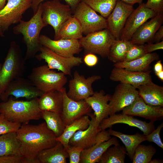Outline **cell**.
Instances as JSON below:
<instances>
[{
    "label": "cell",
    "instance_id": "7",
    "mask_svg": "<svg viewBox=\"0 0 163 163\" xmlns=\"http://www.w3.org/2000/svg\"><path fill=\"white\" fill-rule=\"evenodd\" d=\"M116 39L107 29L90 33L79 40L82 48L87 53L107 57L110 47Z\"/></svg>",
    "mask_w": 163,
    "mask_h": 163
},
{
    "label": "cell",
    "instance_id": "53",
    "mask_svg": "<svg viewBox=\"0 0 163 163\" xmlns=\"http://www.w3.org/2000/svg\"><path fill=\"white\" fill-rule=\"evenodd\" d=\"M6 0H0V11L1 10L5 5Z\"/></svg>",
    "mask_w": 163,
    "mask_h": 163
},
{
    "label": "cell",
    "instance_id": "18",
    "mask_svg": "<svg viewBox=\"0 0 163 163\" xmlns=\"http://www.w3.org/2000/svg\"><path fill=\"white\" fill-rule=\"evenodd\" d=\"M40 41L42 46L50 49L57 54L66 57H71L78 54L82 50L79 40L60 39L52 40L41 35Z\"/></svg>",
    "mask_w": 163,
    "mask_h": 163
},
{
    "label": "cell",
    "instance_id": "35",
    "mask_svg": "<svg viewBox=\"0 0 163 163\" xmlns=\"http://www.w3.org/2000/svg\"><path fill=\"white\" fill-rule=\"evenodd\" d=\"M127 152L119 144L109 147L101 156L99 163H124Z\"/></svg>",
    "mask_w": 163,
    "mask_h": 163
},
{
    "label": "cell",
    "instance_id": "9",
    "mask_svg": "<svg viewBox=\"0 0 163 163\" xmlns=\"http://www.w3.org/2000/svg\"><path fill=\"white\" fill-rule=\"evenodd\" d=\"M40 51V53L36 56L38 59L44 60L50 69H57L65 75H71L72 68L82 62V59L80 57L63 56L43 46L41 47Z\"/></svg>",
    "mask_w": 163,
    "mask_h": 163
},
{
    "label": "cell",
    "instance_id": "43",
    "mask_svg": "<svg viewBox=\"0 0 163 163\" xmlns=\"http://www.w3.org/2000/svg\"><path fill=\"white\" fill-rule=\"evenodd\" d=\"M145 5L157 13H163V0H147Z\"/></svg>",
    "mask_w": 163,
    "mask_h": 163
},
{
    "label": "cell",
    "instance_id": "49",
    "mask_svg": "<svg viewBox=\"0 0 163 163\" xmlns=\"http://www.w3.org/2000/svg\"><path fill=\"white\" fill-rule=\"evenodd\" d=\"M155 73H157L163 70V66L161 60L158 61L154 67Z\"/></svg>",
    "mask_w": 163,
    "mask_h": 163
},
{
    "label": "cell",
    "instance_id": "46",
    "mask_svg": "<svg viewBox=\"0 0 163 163\" xmlns=\"http://www.w3.org/2000/svg\"><path fill=\"white\" fill-rule=\"evenodd\" d=\"M83 61L87 66L92 67L97 64L98 61V58L94 53H87L84 57Z\"/></svg>",
    "mask_w": 163,
    "mask_h": 163
},
{
    "label": "cell",
    "instance_id": "37",
    "mask_svg": "<svg viewBox=\"0 0 163 163\" xmlns=\"http://www.w3.org/2000/svg\"><path fill=\"white\" fill-rule=\"evenodd\" d=\"M157 151L152 145L139 144L136 149L133 163H149Z\"/></svg>",
    "mask_w": 163,
    "mask_h": 163
},
{
    "label": "cell",
    "instance_id": "23",
    "mask_svg": "<svg viewBox=\"0 0 163 163\" xmlns=\"http://www.w3.org/2000/svg\"><path fill=\"white\" fill-rule=\"evenodd\" d=\"M110 95L105 94L103 90L95 91L91 96L85 100L94 111L95 122L99 125L102 121L109 117L110 108L108 102L110 100Z\"/></svg>",
    "mask_w": 163,
    "mask_h": 163
},
{
    "label": "cell",
    "instance_id": "14",
    "mask_svg": "<svg viewBox=\"0 0 163 163\" xmlns=\"http://www.w3.org/2000/svg\"><path fill=\"white\" fill-rule=\"evenodd\" d=\"M139 96L136 88L129 84L120 83L116 87L108 103L109 116L122 110Z\"/></svg>",
    "mask_w": 163,
    "mask_h": 163
},
{
    "label": "cell",
    "instance_id": "11",
    "mask_svg": "<svg viewBox=\"0 0 163 163\" xmlns=\"http://www.w3.org/2000/svg\"><path fill=\"white\" fill-rule=\"evenodd\" d=\"M32 0H8L0 11V26L3 31L12 24L18 23L23 14L31 7Z\"/></svg>",
    "mask_w": 163,
    "mask_h": 163
},
{
    "label": "cell",
    "instance_id": "38",
    "mask_svg": "<svg viewBox=\"0 0 163 163\" xmlns=\"http://www.w3.org/2000/svg\"><path fill=\"white\" fill-rule=\"evenodd\" d=\"M21 126L19 123L8 120L1 113L0 114V135L16 132Z\"/></svg>",
    "mask_w": 163,
    "mask_h": 163
},
{
    "label": "cell",
    "instance_id": "55",
    "mask_svg": "<svg viewBox=\"0 0 163 163\" xmlns=\"http://www.w3.org/2000/svg\"><path fill=\"white\" fill-rule=\"evenodd\" d=\"M2 64L0 63V71L1 69V68H2Z\"/></svg>",
    "mask_w": 163,
    "mask_h": 163
},
{
    "label": "cell",
    "instance_id": "39",
    "mask_svg": "<svg viewBox=\"0 0 163 163\" xmlns=\"http://www.w3.org/2000/svg\"><path fill=\"white\" fill-rule=\"evenodd\" d=\"M146 54L144 48V44L138 45L131 43L123 62H127L134 60L143 56Z\"/></svg>",
    "mask_w": 163,
    "mask_h": 163
},
{
    "label": "cell",
    "instance_id": "29",
    "mask_svg": "<svg viewBox=\"0 0 163 163\" xmlns=\"http://www.w3.org/2000/svg\"><path fill=\"white\" fill-rule=\"evenodd\" d=\"M158 58V55L156 53H148L130 61L115 63L114 66L115 67L123 68L132 71L145 72L151 63Z\"/></svg>",
    "mask_w": 163,
    "mask_h": 163
},
{
    "label": "cell",
    "instance_id": "47",
    "mask_svg": "<svg viewBox=\"0 0 163 163\" xmlns=\"http://www.w3.org/2000/svg\"><path fill=\"white\" fill-rule=\"evenodd\" d=\"M144 48L146 54L159 50L163 49V41L153 44L149 43L147 44L144 45Z\"/></svg>",
    "mask_w": 163,
    "mask_h": 163
},
{
    "label": "cell",
    "instance_id": "4",
    "mask_svg": "<svg viewBox=\"0 0 163 163\" xmlns=\"http://www.w3.org/2000/svg\"><path fill=\"white\" fill-rule=\"evenodd\" d=\"M25 60L18 46L12 43L0 71V96L11 81L24 75L26 69Z\"/></svg>",
    "mask_w": 163,
    "mask_h": 163
},
{
    "label": "cell",
    "instance_id": "12",
    "mask_svg": "<svg viewBox=\"0 0 163 163\" xmlns=\"http://www.w3.org/2000/svg\"><path fill=\"white\" fill-rule=\"evenodd\" d=\"M101 78L100 75H94L86 78L84 76L75 71L73 78L69 82L67 96L75 101L85 100L94 92L92 86L93 83Z\"/></svg>",
    "mask_w": 163,
    "mask_h": 163
},
{
    "label": "cell",
    "instance_id": "1",
    "mask_svg": "<svg viewBox=\"0 0 163 163\" xmlns=\"http://www.w3.org/2000/svg\"><path fill=\"white\" fill-rule=\"evenodd\" d=\"M21 143V152L23 163H38L39 154L54 146L56 136L47 127L45 122L37 125L23 124L16 132Z\"/></svg>",
    "mask_w": 163,
    "mask_h": 163
},
{
    "label": "cell",
    "instance_id": "52",
    "mask_svg": "<svg viewBox=\"0 0 163 163\" xmlns=\"http://www.w3.org/2000/svg\"><path fill=\"white\" fill-rule=\"evenodd\" d=\"M163 160L160 159H152L149 163H162Z\"/></svg>",
    "mask_w": 163,
    "mask_h": 163
},
{
    "label": "cell",
    "instance_id": "34",
    "mask_svg": "<svg viewBox=\"0 0 163 163\" xmlns=\"http://www.w3.org/2000/svg\"><path fill=\"white\" fill-rule=\"evenodd\" d=\"M131 43L129 40L115 39L110 49L108 59L115 63L123 62Z\"/></svg>",
    "mask_w": 163,
    "mask_h": 163
},
{
    "label": "cell",
    "instance_id": "2",
    "mask_svg": "<svg viewBox=\"0 0 163 163\" xmlns=\"http://www.w3.org/2000/svg\"><path fill=\"white\" fill-rule=\"evenodd\" d=\"M38 98L29 101H17L11 96L7 101L0 103L1 113L9 120L21 124L39 120L41 118V111Z\"/></svg>",
    "mask_w": 163,
    "mask_h": 163
},
{
    "label": "cell",
    "instance_id": "40",
    "mask_svg": "<svg viewBox=\"0 0 163 163\" xmlns=\"http://www.w3.org/2000/svg\"><path fill=\"white\" fill-rule=\"evenodd\" d=\"M163 127V123L159 125L156 129H155L149 135L145 136L146 141L149 142H153L159 147L163 149V144L160 136V132Z\"/></svg>",
    "mask_w": 163,
    "mask_h": 163
},
{
    "label": "cell",
    "instance_id": "5",
    "mask_svg": "<svg viewBox=\"0 0 163 163\" xmlns=\"http://www.w3.org/2000/svg\"><path fill=\"white\" fill-rule=\"evenodd\" d=\"M66 75L50 69L47 65L34 68L28 79L38 90L43 93L50 91H61L67 82Z\"/></svg>",
    "mask_w": 163,
    "mask_h": 163
},
{
    "label": "cell",
    "instance_id": "42",
    "mask_svg": "<svg viewBox=\"0 0 163 163\" xmlns=\"http://www.w3.org/2000/svg\"><path fill=\"white\" fill-rule=\"evenodd\" d=\"M45 0H32L31 7L33 10L34 14L37 12L40 4ZM66 2L67 5L71 8L72 11H74L81 0H63Z\"/></svg>",
    "mask_w": 163,
    "mask_h": 163
},
{
    "label": "cell",
    "instance_id": "32",
    "mask_svg": "<svg viewBox=\"0 0 163 163\" xmlns=\"http://www.w3.org/2000/svg\"><path fill=\"white\" fill-rule=\"evenodd\" d=\"M83 37L79 22L76 18L72 16L61 26L57 40L60 39L79 40Z\"/></svg>",
    "mask_w": 163,
    "mask_h": 163
},
{
    "label": "cell",
    "instance_id": "17",
    "mask_svg": "<svg viewBox=\"0 0 163 163\" xmlns=\"http://www.w3.org/2000/svg\"><path fill=\"white\" fill-rule=\"evenodd\" d=\"M122 111V113L142 117L153 122L163 118V107L148 104L139 96Z\"/></svg>",
    "mask_w": 163,
    "mask_h": 163
},
{
    "label": "cell",
    "instance_id": "6",
    "mask_svg": "<svg viewBox=\"0 0 163 163\" xmlns=\"http://www.w3.org/2000/svg\"><path fill=\"white\" fill-rule=\"evenodd\" d=\"M42 16L47 25L51 26L55 32V40H57L59 30L63 24L72 16V10L68 5L59 0H51L41 3Z\"/></svg>",
    "mask_w": 163,
    "mask_h": 163
},
{
    "label": "cell",
    "instance_id": "28",
    "mask_svg": "<svg viewBox=\"0 0 163 163\" xmlns=\"http://www.w3.org/2000/svg\"><path fill=\"white\" fill-rule=\"evenodd\" d=\"M110 136L120 139L125 145L127 154L132 161L136 149L142 142L146 141L145 136L137 133L133 135L124 134L115 131L111 128L107 130Z\"/></svg>",
    "mask_w": 163,
    "mask_h": 163
},
{
    "label": "cell",
    "instance_id": "27",
    "mask_svg": "<svg viewBox=\"0 0 163 163\" xmlns=\"http://www.w3.org/2000/svg\"><path fill=\"white\" fill-rule=\"evenodd\" d=\"M69 156L63 145L57 141L54 146L44 149L38 154V163H66Z\"/></svg>",
    "mask_w": 163,
    "mask_h": 163
},
{
    "label": "cell",
    "instance_id": "13",
    "mask_svg": "<svg viewBox=\"0 0 163 163\" xmlns=\"http://www.w3.org/2000/svg\"><path fill=\"white\" fill-rule=\"evenodd\" d=\"M63 97V106L61 114L66 126L71 124L82 117L91 114L92 109L85 100H73L68 97L66 88L61 90Z\"/></svg>",
    "mask_w": 163,
    "mask_h": 163
},
{
    "label": "cell",
    "instance_id": "36",
    "mask_svg": "<svg viewBox=\"0 0 163 163\" xmlns=\"http://www.w3.org/2000/svg\"><path fill=\"white\" fill-rule=\"evenodd\" d=\"M117 0H81L105 18H107L114 9Z\"/></svg>",
    "mask_w": 163,
    "mask_h": 163
},
{
    "label": "cell",
    "instance_id": "20",
    "mask_svg": "<svg viewBox=\"0 0 163 163\" xmlns=\"http://www.w3.org/2000/svg\"><path fill=\"white\" fill-rule=\"evenodd\" d=\"M150 72L132 71L114 67L111 72L110 79L114 82L129 84L137 89L139 86L152 81Z\"/></svg>",
    "mask_w": 163,
    "mask_h": 163
},
{
    "label": "cell",
    "instance_id": "31",
    "mask_svg": "<svg viewBox=\"0 0 163 163\" xmlns=\"http://www.w3.org/2000/svg\"><path fill=\"white\" fill-rule=\"evenodd\" d=\"M21 143L17 138L16 132L0 135V156L8 155H21Z\"/></svg>",
    "mask_w": 163,
    "mask_h": 163
},
{
    "label": "cell",
    "instance_id": "45",
    "mask_svg": "<svg viewBox=\"0 0 163 163\" xmlns=\"http://www.w3.org/2000/svg\"><path fill=\"white\" fill-rule=\"evenodd\" d=\"M111 138L110 135L107 130H102L97 134L94 145H98L105 142L109 140Z\"/></svg>",
    "mask_w": 163,
    "mask_h": 163
},
{
    "label": "cell",
    "instance_id": "44",
    "mask_svg": "<svg viewBox=\"0 0 163 163\" xmlns=\"http://www.w3.org/2000/svg\"><path fill=\"white\" fill-rule=\"evenodd\" d=\"M21 155H8L0 156V163H23Z\"/></svg>",
    "mask_w": 163,
    "mask_h": 163
},
{
    "label": "cell",
    "instance_id": "41",
    "mask_svg": "<svg viewBox=\"0 0 163 163\" xmlns=\"http://www.w3.org/2000/svg\"><path fill=\"white\" fill-rule=\"evenodd\" d=\"M83 149L79 147L70 145L66 150L69 158V163H79L81 153Z\"/></svg>",
    "mask_w": 163,
    "mask_h": 163
},
{
    "label": "cell",
    "instance_id": "10",
    "mask_svg": "<svg viewBox=\"0 0 163 163\" xmlns=\"http://www.w3.org/2000/svg\"><path fill=\"white\" fill-rule=\"evenodd\" d=\"M44 93L38 90L28 79L22 77L11 81L0 96L3 101H7L10 96L15 98L24 97L31 100L41 96Z\"/></svg>",
    "mask_w": 163,
    "mask_h": 163
},
{
    "label": "cell",
    "instance_id": "8",
    "mask_svg": "<svg viewBox=\"0 0 163 163\" xmlns=\"http://www.w3.org/2000/svg\"><path fill=\"white\" fill-rule=\"evenodd\" d=\"M73 11L72 16L79 22L83 34L86 35L107 28V19L98 14L84 2H79Z\"/></svg>",
    "mask_w": 163,
    "mask_h": 163
},
{
    "label": "cell",
    "instance_id": "15",
    "mask_svg": "<svg viewBox=\"0 0 163 163\" xmlns=\"http://www.w3.org/2000/svg\"><path fill=\"white\" fill-rule=\"evenodd\" d=\"M157 14L153 10L146 7L144 3L139 5L128 18L121 33L120 39L129 41L138 28Z\"/></svg>",
    "mask_w": 163,
    "mask_h": 163
},
{
    "label": "cell",
    "instance_id": "21",
    "mask_svg": "<svg viewBox=\"0 0 163 163\" xmlns=\"http://www.w3.org/2000/svg\"><path fill=\"white\" fill-rule=\"evenodd\" d=\"M163 22V13H158L149 21L142 24L136 31L129 40L133 44L143 45L153 40L155 33Z\"/></svg>",
    "mask_w": 163,
    "mask_h": 163
},
{
    "label": "cell",
    "instance_id": "54",
    "mask_svg": "<svg viewBox=\"0 0 163 163\" xmlns=\"http://www.w3.org/2000/svg\"><path fill=\"white\" fill-rule=\"evenodd\" d=\"M3 31L0 26V36L3 37L4 36Z\"/></svg>",
    "mask_w": 163,
    "mask_h": 163
},
{
    "label": "cell",
    "instance_id": "26",
    "mask_svg": "<svg viewBox=\"0 0 163 163\" xmlns=\"http://www.w3.org/2000/svg\"><path fill=\"white\" fill-rule=\"evenodd\" d=\"M119 144L117 137H113L98 145H94L83 149L81 153L79 163H98L102 155L109 147Z\"/></svg>",
    "mask_w": 163,
    "mask_h": 163
},
{
    "label": "cell",
    "instance_id": "50",
    "mask_svg": "<svg viewBox=\"0 0 163 163\" xmlns=\"http://www.w3.org/2000/svg\"><path fill=\"white\" fill-rule=\"evenodd\" d=\"M128 4L133 6L136 3H138L139 5L142 4L143 0H119Z\"/></svg>",
    "mask_w": 163,
    "mask_h": 163
},
{
    "label": "cell",
    "instance_id": "25",
    "mask_svg": "<svg viewBox=\"0 0 163 163\" xmlns=\"http://www.w3.org/2000/svg\"><path fill=\"white\" fill-rule=\"evenodd\" d=\"M41 111H48L61 114L63 106V97L61 91L54 90L44 92L38 98Z\"/></svg>",
    "mask_w": 163,
    "mask_h": 163
},
{
    "label": "cell",
    "instance_id": "22",
    "mask_svg": "<svg viewBox=\"0 0 163 163\" xmlns=\"http://www.w3.org/2000/svg\"><path fill=\"white\" fill-rule=\"evenodd\" d=\"M89 116L91 120L88 127L85 130L76 132L69 140L70 145L79 147L84 149L94 144L96 136L101 129L99 125L96 124L94 114H91Z\"/></svg>",
    "mask_w": 163,
    "mask_h": 163
},
{
    "label": "cell",
    "instance_id": "24",
    "mask_svg": "<svg viewBox=\"0 0 163 163\" xmlns=\"http://www.w3.org/2000/svg\"><path fill=\"white\" fill-rule=\"evenodd\" d=\"M139 95L147 104L163 106V87L152 81L139 86L137 88Z\"/></svg>",
    "mask_w": 163,
    "mask_h": 163
},
{
    "label": "cell",
    "instance_id": "3",
    "mask_svg": "<svg viewBox=\"0 0 163 163\" xmlns=\"http://www.w3.org/2000/svg\"><path fill=\"white\" fill-rule=\"evenodd\" d=\"M41 3L37 12L29 21L21 20L14 27L13 32L15 34H21L27 47L25 59L34 57L42 46L40 41V34L42 29L47 25L42 16Z\"/></svg>",
    "mask_w": 163,
    "mask_h": 163
},
{
    "label": "cell",
    "instance_id": "19",
    "mask_svg": "<svg viewBox=\"0 0 163 163\" xmlns=\"http://www.w3.org/2000/svg\"><path fill=\"white\" fill-rule=\"evenodd\" d=\"M153 122L147 123L139 120L133 116L124 113L115 114L109 117L104 119L100 124L99 126L101 130L107 128H111L114 125L123 123L134 127L139 129L147 136L155 129Z\"/></svg>",
    "mask_w": 163,
    "mask_h": 163
},
{
    "label": "cell",
    "instance_id": "30",
    "mask_svg": "<svg viewBox=\"0 0 163 163\" xmlns=\"http://www.w3.org/2000/svg\"><path fill=\"white\" fill-rule=\"evenodd\" d=\"M90 122L88 115H85L76 120L69 125L66 126L63 133L60 136L56 138V140L60 142L66 150L70 145L69 142L71 137L77 131L87 129Z\"/></svg>",
    "mask_w": 163,
    "mask_h": 163
},
{
    "label": "cell",
    "instance_id": "51",
    "mask_svg": "<svg viewBox=\"0 0 163 163\" xmlns=\"http://www.w3.org/2000/svg\"><path fill=\"white\" fill-rule=\"evenodd\" d=\"M155 75L161 81H163V70L160 72L155 73Z\"/></svg>",
    "mask_w": 163,
    "mask_h": 163
},
{
    "label": "cell",
    "instance_id": "48",
    "mask_svg": "<svg viewBox=\"0 0 163 163\" xmlns=\"http://www.w3.org/2000/svg\"><path fill=\"white\" fill-rule=\"evenodd\" d=\"M163 26H161L159 29L155 34L152 40L156 43L159 42L163 40Z\"/></svg>",
    "mask_w": 163,
    "mask_h": 163
},
{
    "label": "cell",
    "instance_id": "16",
    "mask_svg": "<svg viewBox=\"0 0 163 163\" xmlns=\"http://www.w3.org/2000/svg\"><path fill=\"white\" fill-rule=\"evenodd\" d=\"M134 9L132 5L117 0L113 10L107 17V29L116 39H120L126 20Z\"/></svg>",
    "mask_w": 163,
    "mask_h": 163
},
{
    "label": "cell",
    "instance_id": "33",
    "mask_svg": "<svg viewBox=\"0 0 163 163\" xmlns=\"http://www.w3.org/2000/svg\"><path fill=\"white\" fill-rule=\"evenodd\" d=\"M41 118L45 121L48 128L56 137L63 133L66 125L59 113L48 111H41Z\"/></svg>",
    "mask_w": 163,
    "mask_h": 163
},
{
    "label": "cell",
    "instance_id": "56",
    "mask_svg": "<svg viewBox=\"0 0 163 163\" xmlns=\"http://www.w3.org/2000/svg\"><path fill=\"white\" fill-rule=\"evenodd\" d=\"M0 113H1V112H0Z\"/></svg>",
    "mask_w": 163,
    "mask_h": 163
}]
</instances>
